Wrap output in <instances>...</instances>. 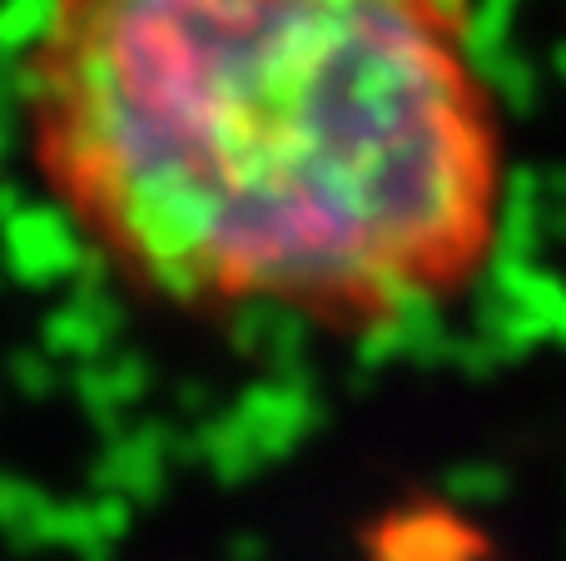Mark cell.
<instances>
[{
	"instance_id": "6da1fadb",
	"label": "cell",
	"mask_w": 566,
	"mask_h": 561,
	"mask_svg": "<svg viewBox=\"0 0 566 561\" xmlns=\"http://www.w3.org/2000/svg\"><path fill=\"white\" fill-rule=\"evenodd\" d=\"M20 135L75 234L195 318L398 328L507 224L468 0H45Z\"/></svg>"
}]
</instances>
